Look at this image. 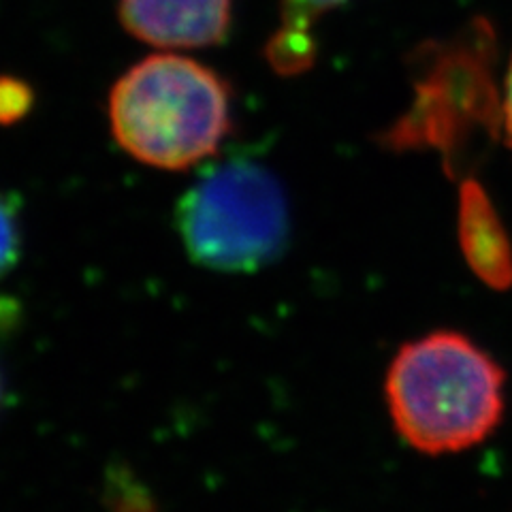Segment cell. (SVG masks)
<instances>
[{
	"instance_id": "9",
	"label": "cell",
	"mask_w": 512,
	"mask_h": 512,
	"mask_svg": "<svg viewBox=\"0 0 512 512\" xmlns=\"http://www.w3.org/2000/svg\"><path fill=\"white\" fill-rule=\"evenodd\" d=\"M32 105V92L26 84L11 77H0V124L20 120Z\"/></svg>"
},
{
	"instance_id": "5",
	"label": "cell",
	"mask_w": 512,
	"mask_h": 512,
	"mask_svg": "<svg viewBox=\"0 0 512 512\" xmlns=\"http://www.w3.org/2000/svg\"><path fill=\"white\" fill-rule=\"evenodd\" d=\"M233 0H120V22L165 50L216 45L227 37Z\"/></svg>"
},
{
	"instance_id": "2",
	"label": "cell",
	"mask_w": 512,
	"mask_h": 512,
	"mask_svg": "<svg viewBox=\"0 0 512 512\" xmlns=\"http://www.w3.org/2000/svg\"><path fill=\"white\" fill-rule=\"evenodd\" d=\"M118 146L139 163L182 171L218 152L231 131V90L205 64L175 54L143 58L111 90Z\"/></svg>"
},
{
	"instance_id": "1",
	"label": "cell",
	"mask_w": 512,
	"mask_h": 512,
	"mask_svg": "<svg viewBox=\"0 0 512 512\" xmlns=\"http://www.w3.org/2000/svg\"><path fill=\"white\" fill-rule=\"evenodd\" d=\"M384 391L399 436L427 455L480 444L504 414L502 367L455 331L406 344L391 363Z\"/></svg>"
},
{
	"instance_id": "7",
	"label": "cell",
	"mask_w": 512,
	"mask_h": 512,
	"mask_svg": "<svg viewBox=\"0 0 512 512\" xmlns=\"http://www.w3.org/2000/svg\"><path fill=\"white\" fill-rule=\"evenodd\" d=\"M346 0H280V24L265 45L271 71L280 77L308 73L318 58L316 26Z\"/></svg>"
},
{
	"instance_id": "4",
	"label": "cell",
	"mask_w": 512,
	"mask_h": 512,
	"mask_svg": "<svg viewBox=\"0 0 512 512\" xmlns=\"http://www.w3.org/2000/svg\"><path fill=\"white\" fill-rule=\"evenodd\" d=\"M493 41L487 22L431 50L416 96L404 118L391 128L395 148H434L451 165L474 128L500 133V92L493 84Z\"/></svg>"
},
{
	"instance_id": "3",
	"label": "cell",
	"mask_w": 512,
	"mask_h": 512,
	"mask_svg": "<svg viewBox=\"0 0 512 512\" xmlns=\"http://www.w3.org/2000/svg\"><path fill=\"white\" fill-rule=\"evenodd\" d=\"M175 220L190 259L216 271H254L274 259L288 233L278 178L250 160H227L203 173Z\"/></svg>"
},
{
	"instance_id": "10",
	"label": "cell",
	"mask_w": 512,
	"mask_h": 512,
	"mask_svg": "<svg viewBox=\"0 0 512 512\" xmlns=\"http://www.w3.org/2000/svg\"><path fill=\"white\" fill-rule=\"evenodd\" d=\"M500 133L506 141V146L512 150V54L508 60L500 92Z\"/></svg>"
},
{
	"instance_id": "6",
	"label": "cell",
	"mask_w": 512,
	"mask_h": 512,
	"mask_svg": "<svg viewBox=\"0 0 512 512\" xmlns=\"http://www.w3.org/2000/svg\"><path fill=\"white\" fill-rule=\"evenodd\" d=\"M459 239L474 274L491 288L512 284V246L485 188L468 178L459 188Z\"/></svg>"
},
{
	"instance_id": "8",
	"label": "cell",
	"mask_w": 512,
	"mask_h": 512,
	"mask_svg": "<svg viewBox=\"0 0 512 512\" xmlns=\"http://www.w3.org/2000/svg\"><path fill=\"white\" fill-rule=\"evenodd\" d=\"M22 252V224L18 205L0 192V278L18 265Z\"/></svg>"
}]
</instances>
